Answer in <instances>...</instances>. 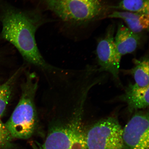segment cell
<instances>
[{"mask_svg": "<svg viewBox=\"0 0 149 149\" xmlns=\"http://www.w3.org/2000/svg\"><path fill=\"white\" fill-rule=\"evenodd\" d=\"M45 19L39 11L25 10L0 0V40L10 43L25 61L42 68L49 66L37 46L35 34Z\"/></svg>", "mask_w": 149, "mask_h": 149, "instance_id": "cell-1", "label": "cell"}, {"mask_svg": "<svg viewBox=\"0 0 149 149\" xmlns=\"http://www.w3.org/2000/svg\"><path fill=\"white\" fill-rule=\"evenodd\" d=\"M38 81L33 73L27 74L22 85L19 102L5 125L13 138L26 139L36 129L37 115L35 104Z\"/></svg>", "mask_w": 149, "mask_h": 149, "instance_id": "cell-2", "label": "cell"}, {"mask_svg": "<svg viewBox=\"0 0 149 149\" xmlns=\"http://www.w3.org/2000/svg\"><path fill=\"white\" fill-rule=\"evenodd\" d=\"M82 106L68 122L51 126L40 149H87L86 131L82 122Z\"/></svg>", "mask_w": 149, "mask_h": 149, "instance_id": "cell-3", "label": "cell"}, {"mask_svg": "<svg viewBox=\"0 0 149 149\" xmlns=\"http://www.w3.org/2000/svg\"><path fill=\"white\" fill-rule=\"evenodd\" d=\"M47 8L63 22L83 24L99 15L102 6L100 0H42Z\"/></svg>", "mask_w": 149, "mask_h": 149, "instance_id": "cell-4", "label": "cell"}, {"mask_svg": "<svg viewBox=\"0 0 149 149\" xmlns=\"http://www.w3.org/2000/svg\"><path fill=\"white\" fill-rule=\"evenodd\" d=\"M123 130L114 117L99 121L86 131L87 149H125Z\"/></svg>", "mask_w": 149, "mask_h": 149, "instance_id": "cell-5", "label": "cell"}, {"mask_svg": "<svg viewBox=\"0 0 149 149\" xmlns=\"http://www.w3.org/2000/svg\"><path fill=\"white\" fill-rule=\"evenodd\" d=\"M149 113H136L123 130L125 149H149Z\"/></svg>", "mask_w": 149, "mask_h": 149, "instance_id": "cell-6", "label": "cell"}, {"mask_svg": "<svg viewBox=\"0 0 149 149\" xmlns=\"http://www.w3.org/2000/svg\"><path fill=\"white\" fill-rule=\"evenodd\" d=\"M114 33V27L111 26L108 29L105 36L98 42L96 52L102 70L109 72L115 79L118 80L120 63L117 59Z\"/></svg>", "mask_w": 149, "mask_h": 149, "instance_id": "cell-7", "label": "cell"}, {"mask_svg": "<svg viewBox=\"0 0 149 149\" xmlns=\"http://www.w3.org/2000/svg\"><path fill=\"white\" fill-rule=\"evenodd\" d=\"M140 42L139 34L132 32L122 24H119L114 37V44L118 62L120 63L123 56L134 52L138 47Z\"/></svg>", "mask_w": 149, "mask_h": 149, "instance_id": "cell-8", "label": "cell"}, {"mask_svg": "<svg viewBox=\"0 0 149 149\" xmlns=\"http://www.w3.org/2000/svg\"><path fill=\"white\" fill-rule=\"evenodd\" d=\"M120 98L127 103L128 110L131 112L145 109L149 105V86L140 87L135 84H130Z\"/></svg>", "mask_w": 149, "mask_h": 149, "instance_id": "cell-9", "label": "cell"}, {"mask_svg": "<svg viewBox=\"0 0 149 149\" xmlns=\"http://www.w3.org/2000/svg\"><path fill=\"white\" fill-rule=\"evenodd\" d=\"M108 17L121 19L124 20L130 31L137 34L148 30L149 14L126 11L115 12Z\"/></svg>", "mask_w": 149, "mask_h": 149, "instance_id": "cell-10", "label": "cell"}, {"mask_svg": "<svg viewBox=\"0 0 149 149\" xmlns=\"http://www.w3.org/2000/svg\"><path fill=\"white\" fill-rule=\"evenodd\" d=\"M136 65L131 72L134 79L135 84L140 87L149 86V66L148 59L136 61Z\"/></svg>", "mask_w": 149, "mask_h": 149, "instance_id": "cell-11", "label": "cell"}, {"mask_svg": "<svg viewBox=\"0 0 149 149\" xmlns=\"http://www.w3.org/2000/svg\"><path fill=\"white\" fill-rule=\"evenodd\" d=\"M112 8L134 13L149 14V0H122Z\"/></svg>", "mask_w": 149, "mask_h": 149, "instance_id": "cell-12", "label": "cell"}, {"mask_svg": "<svg viewBox=\"0 0 149 149\" xmlns=\"http://www.w3.org/2000/svg\"><path fill=\"white\" fill-rule=\"evenodd\" d=\"M20 70L16 72L5 83L0 85V119L8 105L12 92L13 84Z\"/></svg>", "mask_w": 149, "mask_h": 149, "instance_id": "cell-13", "label": "cell"}, {"mask_svg": "<svg viewBox=\"0 0 149 149\" xmlns=\"http://www.w3.org/2000/svg\"><path fill=\"white\" fill-rule=\"evenodd\" d=\"M13 137L5 124L0 119V149H9L12 145Z\"/></svg>", "mask_w": 149, "mask_h": 149, "instance_id": "cell-14", "label": "cell"}, {"mask_svg": "<svg viewBox=\"0 0 149 149\" xmlns=\"http://www.w3.org/2000/svg\"><path fill=\"white\" fill-rule=\"evenodd\" d=\"M0 51H1V48H0Z\"/></svg>", "mask_w": 149, "mask_h": 149, "instance_id": "cell-15", "label": "cell"}]
</instances>
